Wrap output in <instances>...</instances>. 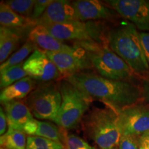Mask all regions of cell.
Returning a JSON list of instances; mask_svg holds the SVG:
<instances>
[{"label": "cell", "instance_id": "cell-1", "mask_svg": "<svg viewBox=\"0 0 149 149\" xmlns=\"http://www.w3.org/2000/svg\"><path fill=\"white\" fill-rule=\"evenodd\" d=\"M93 100H100L117 113L141 98L138 86L128 81L113 80L93 72H80L64 77Z\"/></svg>", "mask_w": 149, "mask_h": 149}, {"label": "cell", "instance_id": "cell-2", "mask_svg": "<svg viewBox=\"0 0 149 149\" xmlns=\"http://www.w3.org/2000/svg\"><path fill=\"white\" fill-rule=\"evenodd\" d=\"M107 44L127 64L135 74L149 72V65L143 51L139 32L133 24L124 23L107 31Z\"/></svg>", "mask_w": 149, "mask_h": 149}, {"label": "cell", "instance_id": "cell-3", "mask_svg": "<svg viewBox=\"0 0 149 149\" xmlns=\"http://www.w3.org/2000/svg\"><path fill=\"white\" fill-rule=\"evenodd\" d=\"M117 120V112L111 107L94 108L84 117V130L100 149L115 148L122 136Z\"/></svg>", "mask_w": 149, "mask_h": 149}, {"label": "cell", "instance_id": "cell-4", "mask_svg": "<svg viewBox=\"0 0 149 149\" xmlns=\"http://www.w3.org/2000/svg\"><path fill=\"white\" fill-rule=\"evenodd\" d=\"M59 85L61 104L55 123L64 129H72L83 120L93 100L64 78Z\"/></svg>", "mask_w": 149, "mask_h": 149}, {"label": "cell", "instance_id": "cell-5", "mask_svg": "<svg viewBox=\"0 0 149 149\" xmlns=\"http://www.w3.org/2000/svg\"><path fill=\"white\" fill-rule=\"evenodd\" d=\"M79 46L84 49L93 68L102 77L128 81L135 74L125 61L108 47L107 44L80 43Z\"/></svg>", "mask_w": 149, "mask_h": 149}, {"label": "cell", "instance_id": "cell-6", "mask_svg": "<svg viewBox=\"0 0 149 149\" xmlns=\"http://www.w3.org/2000/svg\"><path fill=\"white\" fill-rule=\"evenodd\" d=\"M45 27L53 37L61 41L107 44L106 35L107 29L101 22L73 20L64 24H51Z\"/></svg>", "mask_w": 149, "mask_h": 149}, {"label": "cell", "instance_id": "cell-7", "mask_svg": "<svg viewBox=\"0 0 149 149\" xmlns=\"http://www.w3.org/2000/svg\"><path fill=\"white\" fill-rule=\"evenodd\" d=\"M24 102L35 118L55 122L61 104L59 84L54 81L40 84Z\"/></svg>", "mask_w": 149, "mask_h": 149}, {"label": "cell", "instance_id": "cell-8", "mask_svg": "<svg viewBox=\"0 0 149 149\" xmlns=\"http://www.w3.org/2000/svg\"><path fill=\"white\" fill-rule=\"evenodd\" d=\"M104 2L142 32L149 31V1L108 0Z\"/></svg>", "mask_w": 149, "mask_h": 149}, {"label": "cell", "instance_id": "cell-9", "mask_svg": "<svg viewBox=\"0 0 149 149\" xmlns=\"http://www.w3.org/2000/svg\"><path fill=\"white\" fill-rule=\"evenodd\" d=\"M117 114L122 135L139 136L149 131V106L136 104L122 109Z\"/></svg>", "mask_w": 149, "mask_h": 149}, {"label": "cell", "instance_id": "cell-10", "mask_svg": "<svg viewBox=\"0 0 149 149\" xmlns=\"http://www.w3.org/2000/svg\"><path fill=\"white\" fill-rule=\"evenodd\" d=\"M23 67L28 76L42 83L50 82L63 77L46 52L39 48L24 61Z\"/></svg>", "mask_w": 149, "mask_h": 149}, {"label": "cell", "instance_id": "cell-11", "mask_svg": "<svg viewBox=\"0 0 149 149\" xmlns=\"http://www.w3.org/2000/svg\"><path fill=\"white\" fill-rule=\"evenodd\" d=\"M46 53L57 67L64 78L70 74L83 72L84 70L93 68L84 49L79 46L71 51L46 52Z\"/></svg>", "mask_w": 149, "mask_h": 149}, {"label": "cell", "instance_id": "cell-12", "mask_svg": "<svg viewBox=\"0 0 149 149\" xmlns=\"http://www.w3.org/2000/svg\"><path fill=\"white\" fill-rule=\"evenodd\" d=\"M72 5L77 20L82 22H100L113 20L118 15L117 13L104 1L78 0L72 1Z\"/></svg>", "mask_w": 149, "mask_h": 149}, {"label": "cell", "instance_id": "cell-13", "mask_svg": "<svg viewBox=\"0 0 149 149\" xmlns=\"http://www.w3.org/2000/svg\"><path fill=\"white\" fill-rule=\"evenodd\" d=\"M73 20H77V18L72 1L53 0L42 17L37 22V24L46 26L51 24L66 23Z\"/></svg>", "mask_w": 149, "mask_h": 149}, {"label": "cell", "instance_id": "cell-14", "mask_svg": "<svg viewBox=\"0 0 149 149\" xmlns=\"http://www.w3.org/2000/svg\"><path fill=\"white\" fill-rule=\"evenodd\" d=\"M28 39L34 43L40 50L46 52L71 51L76 48L65 44L62 41L55 38L48 32L44 26L39 24L31 29Z\"/></svg>", "mask_w": 149, "mask_h": 149}, {"label": "cell", "instance_id": "cell-15", "mask_svg": "<svg viewBox=\"0 0 149 149\" xmlns=\"http://www.w3.org/2000/svg\"><path fill=\"white\" fill-rule=\"evenodd\" d=\"M1 104L6 115L8 128L24 132L28 124L35 120L29 108L20 100L5 102Z\"/></svg>", "mask_w": 149, "mask_h": 149}, {"label": "cell", "instance_id": "cell-16", "mask_svg": "<svg viewBox=\"0 0 149 149\" xmlns=\"http://www.w3.org/2000/svg\"><path fill=\"white\" fill-rule=\"evenodd\" d=\"M36 80L29 76L19 80L13 84L1 90L0 94L1 103L18 101L22 99L27 97L30 93L36 88Z\"/></svg>", "mask_w": 149, "mask_h": 149}, {"label": "cell", "instance_id": "cell-17", "mask_svg": "<svg viewBox=\"0 0 149 149\" xmlns=\"http://www.w3.org/2000/svg\"><path fill=\"white\" fill-rule=\"evenodd\" d=\"M0 24L1 26L12 29L24 30L33 29L37 25L31 19L24 17L13 10L4 1L0 3Z\"/></svg>", "mask_w": 149, "mask_h": 149}, {"label": "cell", "instance_id": "cell-18", "mask_svg": "<svg viewBox=\"0 0 149 149\" xmlns=\"http://www.w3.org/2000/svg\"><path fill=\"white\" fill-rule=\"evenodd\" d=\"M22 30L0 27V63L9 58V55L17 48L23 37Z\"/></svg>", "mask_w": 149, "mask_h": 149}, {"label": "cell", "instance_id": "cell-19", "mask_svg": "<svg viewBox=\"0 0 149 149\" xmlns=\"http://www.w3.org/2000/svg\"><path fill=\"white\" fill-rule=\"evenodd\" d=\"M27 137L22 131L8 128L0 137V144L4 149H26Z\"/></svg>", "mask_w": 149, "mask_h": 149}, {"label": "cell", "instance_id": "cell-20", "mask_svg": "<svg viewBox=\"0 0 149 149\" xmlns=\"http://www.w3.org/2000/svg\"><path fill=\"white\" fill-rule=\"evenodd\" d=\"M23 66L24 62H22L0 71V87L1 89L7 88L19 80L27 77L28 74Z\"/></svg>", "mask_w": 149, "mask_h": 149}, {"label": "cell", "instance_id": "cell-21", "mask_svg": "<svg viewBox=\"0 0 149 149\" xmlns=\"http://www.w3.org/2000/svg\"><path fill=\"white\" fill-rule=\"evenodd\" d=\"M37 48V46H35L34 43L28 39L26 42L17 51L13 54L6 61L1 64L0 71L6 69L9 67L21 64L30 54L31 55Z\"/></svg>", "mask_w": 149, "mask_h": 149}, {"label": "cell", "instance_id": "cell-22", "mask_svg": "<svg viewBox=\"0 0 149 149\" xmlns=\"http://www.w3.org/2000/svg\"><path fill=\"white\" fill-rule=\"evenodd\" d=\"M34 136L44 137L60 143L63 139L62 134L57 126L50 122L40 120H37V129Z\"/></svg>", "mask_w": 149, "mask_h": 149}, {"label": "cell", "instance_id": "cell-23", "mask_svg": "<svg viewBox=\"0 0 149 149\" xmlns=\"http://www.w3.org/2000/svg\"><path fill=\"white\" fill-rule=\"evenodd\" d=\"M26 149H64L62 143L39 136H28Z\"/></svg>", "mask_w": 149, "mask_h": 149}, {"label": "cell", "instance_id": "cell-24", "mask_svg": "<svg viewBox=\"0 0 149 149\" xmlns=\"http://www.w3.org/2000/svg\"><path fill=\"white\" fill-rule=\"evenodd\" d=\"M4 2L17 13L31 19L35 0H9Z\"/></svg>", "mask_w": 149, "mask_h": 149}, {"label": "cell", "instance_id": "cell-25", "mask_svg": "<svg viewBox=\"0 0 149 149\" xmlns=\"http://www.w3.org/2000/svg\"><path fill=\"white\" fill-rule=\"evenodd\" d=\"M64 141L66 149H95L84 139L74 134H67Z\"/></svg>", "mask_w": 149, "mask_h": 149}, {"label": "cell", "instance_id": "cell-26", "mask_svg": "<svg viewBox=\"0 0 149 149\" xmlns=\"http://www.w3.org/2000/svg\"><path fill=\"white\" fill-rule=\"evenodd\" d=\"M117 149H139V136L122 135Z\"/></svg>", "mask_w": 149, "mask_h": 149}, {"label": "cell", "instance_id": "cell-27", "mask_svg": "<svg viewBox=\"0 0 149 149\" xmlns=\"http://www.w3.org/2000/svg\"><path fill=\"white\" fill-rule=\"evenodd\" d=\"M52 1L53 0H35L31 19L37 23Z\"/></svg>", "mask_w": 149, "mask_h": 149}, {"label": "cell", "instance_id": "cell-28", "mask_svg": "<svg viewBox=\"0 0 149 149\" xmlns=\"http://www.w3.org/2000/svg\"><path fill=\"white\" fill-rule=\"evenodd\" d=\"M139 37H140L143 51H144V55L146 56V58L149 65V33L140 31Z\"/></svg>", "mask_w": 149, "mask_h": 149}, {"label": "cell", "instance_id": "cell-29", "mask_svg": "<svg viewBox=\"0 0 149 149\" xmlns=\"http://www.w3.org/2000/svg\"><path fill=\"white\" fill-rule=\"evenodd\" d=\"M8 126V120H7L6 115L4 110L3 107H1L0 108V135L2 136L6 133L7 126Z\"/></svg>", "mask_w": 149, "mask_h": 149}, {"label": "cell", "instance_id": "cell-30", "mask_svg": "<svg viewBox=\"0 0 149 149\" xmlns=\"http://www.w3.org/2000/svg\"><path fill=\"white\" fill-rule=\"evenodd\" d=\"M141 98L149 104V76L143 79L141 84Z\"/></svg>", "mask_w": 149, "mask_h": 149}, {"label": "cell", "instance_id": "cell-31", "mask_svg": "<svg viewBox=\"0 0 149 149\" xmlns=\"http://www.w3.org/2000/svg\"><path fill=\"white\" fill-rule=\"evenodd\" d=\"M139 149H149V131L139 135Z\"/></svg>", "mask_w": 149, "mask_h": 149}, {"label": "cell", "instance_id": "cell-32", "mask_svg": "<svg viewBox=\"0 0 149 149\" xmlns=\"http://www.w3.org/2000/svg\"><path fill=\"white\" fill-rule=\"evenodd\" d=\"M113 149H117V148L116 147V148H113Z\"/></svg>", "mask_w": 149, "mask_h": 149}, {"label": "cell", "instance_id": "cell-33", "mask_svg": "<svg viewBox=\"0 0 149 149\" xmlns=\"http://www.w3.org/2000/svg\"><path fill=\"white\" fill-rule=\"evenodd\" d=\"M1 149H4V148H1Z\"/></svg>", "mask_w": 149, "mask_h": 149}]
</instances>
